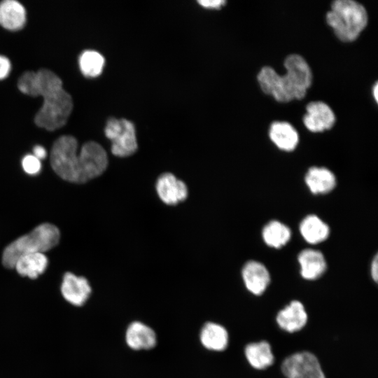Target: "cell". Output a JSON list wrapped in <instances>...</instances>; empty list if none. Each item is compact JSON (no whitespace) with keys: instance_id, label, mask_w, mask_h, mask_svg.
Wrapping results in <instances>:
<instances>
[{"instance_id":"obj_11","label":"cell","mask_w":378,"mask_h":378,"mask_svg":"<svg viewBox=\"0 0 378 378\" xmlns=\"http://www.w3.org/2000/svg\"><path fill=\"white\" fill-rule=\"evenodd\" d=\"M61 293L68 302L80 307L83 305L90 298L92 288L85 277L66 272L63 276Z\"/></svg>"},{"instance_id":"obj_15","label":"cell","mask_w":378,"mask_h":378,"mask_svg":"<svg viewBox=\"0 0 378 378\" xmlns=\"http://www.w3.org/2000/svg\"><path fill=\"white\" fill-rule=\"evenodd\" d=\"M301 276L307 280H314L321 276L326 270V261L323 253L317 250L307 248L302 251L298 257Z\"/></svg>"},{"instance_id":"obj_24","label":"cell","mask_w":378,"mask_h":378,"mask_svg":"<svg viewBox=\"0 0 378 378\" xmlns=\"http://www.w3.org/2000/svg\"><path fill=\"white\" fill-rule=\"evenodd\" d=\"M78 63L80 71L85 77L94 78L102 74L105 60L99 52L85 50L80 55Z\"/></svg>"},{"instance_id":"obj_6","label":"cell","mask_w":378,"mask_h":378,"mask_svg":"<svg viewBox=\"0 0 378 378\" xmlns=\"http://www.w3.org/2000/svg\"><path fill=\"white\" fill-rule=\"evenodd\" d=\"M106 136L111 141V153L117 157H127L137 149L134 124L126 119L110 118L104 130Z\"/></svg>"},{"instance_id":"obj_13","label":"cell","mask_w":378,"mask_h":378,"mask_svg":"<svg viewBox=\"0 0 378 378\" xmlns=\"http://www.w3.org/2000/svg\"><path fill=\"white\" fill-rule=\"evenodd\" d=\"M241 275L248 290L255 295H262L270 282L266 267L255 260H249L244 265Z\"/></svg>"},{"instance_id":"obj_20","label":"cell","mask_w":378,"mask_h":378,"mask_svg":"<svg viewBox=\"0 0 378 378\" xmlns=\"http://www.w3.org/2000/svg\"><path fill=\"white\" fill-rule=\"evenodd\" d=\"M48 265V258L43 253H34L19 258L13 268L21 276L36 279L44 272Z\"/></svg>"},{"instance_id":"obj_3","label":"cell","mask_w":378,"mask_h":378,"mask_svg":"<svg viewBox=\"0 0 378 378\" xmlns=\"http://www.w3.org/2000/svg\"><path fill=\"white\" fill-rule=\"evenodd\" d=\"M59 237V230L55 225L48 223H41L4 248L2 264L5 267L12 269L21 256L47 251L58 244Z\"/></svg>"},{"instance_id":"obj_18","label":"cell","mask_w":378,"mask_h":378,"mask_svg":"<svg viewBox=\"0 0 378 378\" xmlns=\"http://www.w3.org/2000/svg\"><path fill=\"white\" fill-rule=\"evenodd\" d=\"M304 181L309 190L315 195L328 193L336 186L334 174L325 167L309 168L306 173Z\"/></svg>"},{"instance_id":"obj_26","label":"cell","mask_w":378,"mask_h":378,"mask_svg":"<svg viewBox=\"0 0 378 378\" xmlns=\"http://www.w3.org/2000/svg\"><path fill=\"white\" fill-rule=\"evenodd\" d=\"M10 62L5 56L0 55V80L6 78L10 71Z\"/></svg>"},{"instance_id":"obj_16","label":"cell","mask_w":378,"mask_h":378,"mask_svg":"<svg viewBox=\"0 0 378 378\" xmlns=\"http://www.w3.org/2000/svg\"><path fill=\"white\" fill-rule=\"evenodd\" d=\"M200 340L206 349L214 351H224L228 344V333L221 325L209 321L202 327Z\"/></svg>"},{"instance_id":"obj_12","label":"cell","mask_w":378,"mask_h":378,"mask_svg":"<svg viewBox=\"0 0 378 378\" xmlns=\"http://www.w3.org/2000/svg\"><path fill=\"white\" fill-rule=\"evenodd\" d=\"M127 345L135 351L150 350L157 344V335L155 330L139 321L129 324L125 332Z\"/></svg>"},{"instance_id":"obj_28","label":"cell","mask_w":378,"mask_h":378,"mask_svg":"<svg viewBox=\"0 0 378 378\" xmlns=\"http://www.w3.org/2000/svg\"><path fill=\"white\" fill-rule=\"evenodd\" d=\"M33 155L41 160L46 157L47 152L43 146L41 145H36L33 148Z\"/></svg>"},{"instance_id":"obj_14","label":"cell","mask_w":378,"mask_h":378,"mask_svg":"<svg viewBox=\"0 0 378 378\" xmlns=\"http://www.w3.org/2000/svg\"><path fill=\"white\" fill-rule=\"evenodd\" d=\"M307 314L303 304L297 300L281 309L276 316L279 326L288 332L301 330L307 323Z\"/></svg>"},{"instance_id":"obj_23","label":"cell","mask_w":378,"mask_h":378,"mask_svg":"<svg viewBox=\"0 0 378 378\" xmlns=\"http://www.w3.org/2000/svg\"><path fill=\"white\" fill-rule=\"evenodd\" d=\"M262 236L267 245L279 248L288 242L291 232L288 227L284 223L278 220H272L263 227Z\"/></svg>"},{"instance_id":"obj_8","label":"cell","mask_w":378,"mask_h":378,"mask_svg":"<svg viewBox=\"0 0 378 378\" xmlns=\"http://www.w3.org/2000/svg\"><path fill=\"white\" fill-rule=\"evenodd\" d=\"M281 369L286 378H326L318 358L309 351L289 356L283 361Z\"/></svg>"},{"instance_id":"obj_22","label":"cell","mask_w":378,"mask_h":378,"mask_svg":"<svg viewBox=\"0 0 378 378\" xmlns=\"http://www.w3.org/2000/svg\"><path fill=\"white\" fill-rule=\"evenodd\" d=\"M244 353L250 365L258 370L270 367L274 360L271 346L266 341L248 344L245 347Z\"/></svg>"},{"instance_id":"obj_7","label":"cell","mask_w":378,"mask_h":378,"mask_svg":"<svg viewBox=\"0 0 378 378\" xmlns=\"http://www.w3.org/2000/svg\"><path fill=\"white\" fill-rule=\"evenodd\" d=\"M78 160L82 183L103 174L108 162L104 148L92 141L83 145L78 153Z\"/></svg>"},{"instance_id":"obj_1","label":"cell","mask_w":378,"mask_h":378,"mask_svg":"<svg viewBox=\"0 0 378 378\" xmlns=\"http://www.w3.org/2000/svg\"><path fill=\"white\" fill-rule=\"evenodd\" d=\"M38 96L42 97L43 102L35 115L36 125L48 131L63 127L72 111L73 100L53 71L42 69L36 72L32 97Z\"/></svg>"},{"instance_id":"obj_10","label":"cell","mask_w":378,"mask_h":378,"mask_svg":"<svg viewBox=\"0 0 378 378\" xmlns=\"http://www.w3.org/2000/svg\"><path fill=\"white\" fill-rule=\"evenodd\" d=\"M303 117L305 127L312 132H321L332 128L335 115L330 107L323 102H312L306 106Z\"/></svg>"},{"instance_id":"obj_4","label":"cell","mask_w":378,"mask_h":378,"mask_svg":"<svg viewBox=\"0 0 378 378\" xmlns=\"http://www.w3.org/2000/svg\"><path fill=\"white\" fill-rule=\"evenodd\" d=\"M326 21L343 42L356 40L368 24L364 6L353 0H337L326 14Z\"/></svg>"},{"instance_id":"obj_29","label":"cell","mask_w":378,"mask_h":378,"mask_svg":"<svg viewBox=\"0 0 378 378\" xmlns=\"http://www.w3.org/2000/svg\"><path fill=\"white\" fill-rule=\"evenodd\" d=\"M377 255H376L374 256V260L372 262L371 265V275L373 279V280L375 282H377L378 279V261H377Z\"/></svg>"},{"instance_id":"obj_30","label":"cell","mask_w":378,"mask_h":378,"mask_svg":"<svg viewBox=\"0 0 378 378\" xmlns=\"http://www.w3.org/2000/svg\"><path fill=\"white\" fill-rule=\"evenodd\" d=\"M372 94L376 102L378 100V85L376 83L372 88Z\"/></svg>"},{"instance_id":"obj_25","label":"cell","mask_w":378,"mask_h":378,"mask_svg":"<svg viewBox=\"0 0 378 378\" xmlns=\"http://www.w3.org/2000/svg\"><path fill=\"white\" fill-rule=\"evenodd\" d=\"M23 170L29 175H36L41 169V160L34 155H26L22 160Z\"/></svg>"},{"instance_id":"obj_5","label":"cell","mask_w":378,"mask_h":378,"mask_svg":"<svg viewBox=\"0 0 378 378\" xmlns=\"http://www.w3.org/2000/svg\"><path fill=\"white\" fill-rule=\"evenodd\" d=\"M78 141L69 135L59 137L50 152V164L54 172L62 179L82 183L79 169Z\"/></svg>"},{"instance_id":"obj_27","label":"cell","mask_w":378,"mask_h":378,"mask_svg":"<svg viewBox=\"0 0 378 378\" xmlns=\"http://www.w3.org/2000/svg\"><path fill=\"white\" fill-rule=\"evenodd\" d=\"M198 3L206 8H219L225 4V1L223 0H202L198 1Z\"/></svg>"},{"instance_id":"obj_19","label":"cell","mask_w":378,"mask_h":378,"mask_svg":"<svg viewBox=\"0 0 378 378\" xmlns=\"http://www.w3.org/2000/svg\"><path fill=\"white\" fill-rule=\"evenodd\" d=\"M26 22L24 6L15 0L0 3V24L6 29L16 31L22 29Z\"/></svg>"},{"instance_id":"obj_2","label":"cell","mask_w":378,"mask_h":378,"mask_svg":"<svg viewBox=\"0 0 378 378\" xmlns=\"http://www.w3.org/2000/svg\"><path fill=\"white\" fill-rule=\"evenodd\" d=\"M284 64L286 72L283 76L270 66L261 69L257 79L262 90L280 102L302 99L312 80L309 64L302 56L296 54L288 55Z\"/></svg>"},{"instance_id":"obj_9","label":"cell","mask_w":378,"mask_h":378,"mask_svg":"<svg viewBox=\"0 0 378 378\" xmlns=\"http://www.w3.org/2000/svg\"><path fill=\"white\" fill-rule=\"evenodd\" d=\"M155 188L160 199L168 205L184 201L188 195L186 184L172 173L161 174L156 181Z\"/></svg>"},{"instance_id":"obj_21","label":"cell","mask_w":378,"mask_h":378,"mask_svg":"<svg viewBox=\"0 0 378 378\" xmlns=\"http://www.w3.org/2000/svg\"><path fill=\"white\" fill-rule=\"evenodd\" d=\"M300 232L307 242L316 244L328 238L330 229L319 217L312 214L306 216L301 221Z\"/></svg>"},{"instance_id":"obj_17","label":"cell","mask_w":378,"mask_h":378,"mask_svg":"<svg viewBox=\"0 0 378 378\" xmlns=\"http://www.w3.org/2000/svg\"><path fill=\"white\" fill-rule=\"evenodd\" d=\"M269 136L271 141L281 150H293L299 141L295 129L288 122L276 121L271 124Z\"/></svg>"}]
</instances>
